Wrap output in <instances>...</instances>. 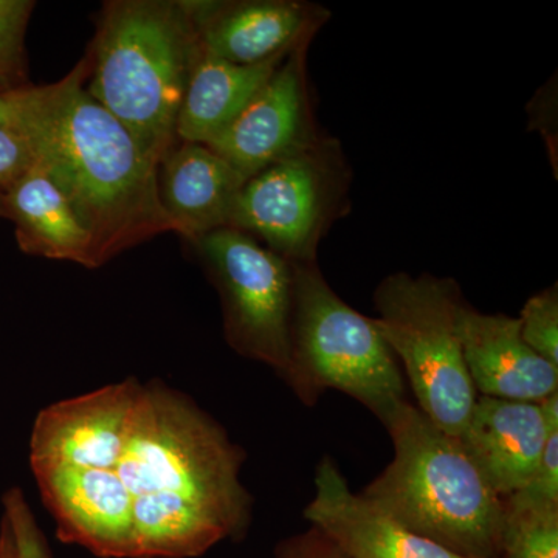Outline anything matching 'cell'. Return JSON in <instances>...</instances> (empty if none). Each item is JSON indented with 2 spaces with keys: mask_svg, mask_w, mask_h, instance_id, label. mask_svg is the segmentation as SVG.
Here are the masks:
<instances>
[{
  "mask_svg": "<svg viewBox=\"0 0 558 558\" xmlns=\"http://www.w3.org/2000/svg\"><path fill=\"white\" fill-rule=\"evenodd\" d=\"M84 57L64 78L9 90L13 121L31 142L36 165L68 197L90 238L95 267L165 233L157 167L130 131L86 90Z\"/></svg>",
  "mask_w": 558,
  "mask_h": 558,
  "instance_id": "cell-1",
  "label": "cell"
},
{
  "mask_svg": "<svg viewBox=\"0 0 558 558\" xmlns=\"http://www.w3.org/2000/svg\"><path fill=\"white\" fill-rule=\"evenodd\" d=\"M546 436L539 403L478 396L458 439L492 490L506 499L534 475Z\"/></svg>",
  "mask_w": 558,
  "mask_h": 558,
  "instance_id": "cell-15",
  "label": "cell"
},
{
  "mask_svg": "<svg viewBox=\"0 0 558 558\" xmlns=\"http://www.w3.org/2000/svg\"><path fill=\"white\" fill-rule=\"evenodd\" d=\"M384 425L395 458L360 495L459 557H501L505 499L492 490L459 439L410 402Z\"/></svg>",
  "mask_w": 558,
  "mask_h": 558,
  "instance_id": "cell-3",
  "label": "cell"
},
{
  "mask_svg": "<svg viewBox=\"0 0 558 558\" xmlns=\"http://www.w3.org/2000/svg\"><path fill=\"white\" fill-rule=\"evenodd\" d=\"M219 292L223 336L238 355L284 377L293 299V264L244 231L220 229L193 245Z\"/></svg>",
  "mask_w": 558,
  "mask_h": 558,
  "instance_id": "cell-8",
  "label": "cell"
},
{
  "mask_svg": "<svg viewBox=\"0 0 558 558\" xmlns=\"http://www.w3.org/2000/svg\"><path fill=\"white\" fill-rule=\"evenodd\" d=\"M464 300L457 279L407 271L381 279L374 292L377 325L403 365L417 409L454 438L478 398L458 336Z\"/></svg>",
  "mask_w": 558,
  "mask_h": 558,
  "instance_id": "cell-6",
  "label": "cell"
},
{
  "mask_svg": "<svg viewBox=\"0 0 558 558\" xmlns=\"http://www.w3.org/2000/svg\"><path fill=\"white\" fill-rule=\"evenodd\" d=\"M33 473L62 542L75 543L102 558H134L132 497L117 470Z\"/></svg>",
  "mask_w": 558,
  "mask_h": 558,
  "instance_id": "cell-12",
  "label": "cell"
},
{
  "mask_svg": "<svg viewBox=\"0 0 558 558\" xmlns=\"http://www.w3.org/2000/svg\"><path fill=\"white\" fill-rule=\"evenodd\" d=\"M5 218L16 226L21 248L28 255L95 267L89 234L72 205L38 165L0 193Z\"/></svg>",
  "mask_w": 558,
  "mask_h": 558,
  "instance_id": "cell-17",
  "label": "cell"
},
{
  "mask_svg": "<svg viewBox=\"0 0 558 558\" xmlns=\"http://www.w3.org/2000/svg\"><path fill=\"white\" fill-rule=\"evenodd\" d=\"M521 337L539 357L558 368V289L557 282L535 293L520 314Z\"/></svg>",
  "mask_w": 558,
  "mask_h": 558,
  "instance_id": "cell-22",
  "label": "cell"
},
{
  "mask_svg": "<svg viewBox=\"0 0 558 558\" xmlns=\"http://www.w3.org/2000/svg\"><path fill=\"white\" fill-rule=\"evenodd\" d=\"M458 336L476 395L539 403L558 392V368L527 347L519 317L484 314L464 300Z\"/></svg>",
  "mask_w": 558,
  "mask_h": 558,
  "instance_id": "cell-14",
  "label": "cell"
},
{
  "mask_svg": "<svg viewBox=\"0 0 558 558\" xmlns=\"http://www.w3.org/2000/svg\"><path fill=\"white\" fill-rule=\"evenodd\" d=\"M202 54L191 0H109L92 40L86 90L159 167Z\"/></svg>",
  "mask_w": 558,
  "mask_h": 558,
  "instance_id": "cell-2",
  "label": "cell"
},
{
  "mask_svg": "<svg viewBox=\"0 0 558 558\" xmlns=\"http://www.w3.org/2000/svg\"><path fill=\"white\" fill-rule=\"evenodd\" d=\"M35 2L0 0V89L22 87L25 69V33Z\"/></svg>",
  "mask_w": 558,
  "mask_h": 558,
  "instance_id": "cell-21",
  "label": "cell"
},
{
  "mask_svg": "<svg viewBox=\"0 0 558 558\" xmlns=\"http://www.w3.org/2000/svg\"><path fill=\"white\" fill-rule=\"evenodd\" d=\"M0 558H14L13 542H11L5 521H2V531H0Z\"/></svg>",
  "mask_w": 558,
  "mask_h": 558,
  "instance_id": "cell-27",
  "label": "cell"
},
{
  "mask_svg": "<svg viewBox=\"0 0 558 558\" xmlns=\"http://www.w3.org/2000/svg\"><path fill=\"white\" fill-rule=\"evenodd\" d=\"M13 117V105H11L9 90L0 89V126H5Z\"/></svg>",
  "mask_w": 558,
  "mask_h": 558,
  "instance_id": "cell-26",
  "label": "cell"
},
{
  "mask_svg": "<svg viewBox=\"0 0 558 558\" xmlns=\"http://www.w3.org/2000/svg\"><path fill=\"white\" fill-rule=\"evenodd\" d=\"M499 558H558V508L506 506Z\"/></svg>",
  "mask_w": 558,
  "mask_h": 558,
  "instance_id": "cell-19",
  "label": "cell"
},
{
  "mask_svg": "<svg viewBox=\"0 0 558 558\" xmlns=\"http://www.w3.org/2000/svg\"><path fill=\"white\" fill-rule=\"evenodd\" d=\"M35 153L27 135L10 121L0 126V193L35 167Z\"/></svg>",
  "mask_w": 558,
  "mask_h": 558,
  "instance_id": "cell-23",
  "label": "cell"
},
{
  "mask_svg": "<svg viewBox=\"0 0 558 558\" xmlns=\"http://www.w3.org/2000/svg\"><path fill=\"white\" fill-rule=\"evenodd\" d=\"M245 179L215 150L179 142L157 167L161 207L191 245L230 226L234 202Z\"/></svg>",
  "mask_w": 558,
  "mask_h": 558,
  "instance_id": "cell-16",
  "label": "cell"
},
{
  "mask_svg": "<svg viewBox=\"0 0 558 558\" xmlns=\"http://www.w3.org/2000/svg\"><path fill=\"white\" fill-rule=\"evenodd\" d=\"M143 384L126 379L47 407L31 438L33 472L117 470L130 442Z\"/></svg>",
  "mask_w": 558,
  "mask_h": 558,
  "instance_id": "cell-10",
  "label": "cell"
},
{
  "mask_svg": "<svg viewBox=\"0 0 558 558\" xmlns=\"http://www.w3.org/2000/svg\"><path fill=\"white\" fill-rule=\"evenodd\" d=\"M245 451L227 429L161 381L143 384L130 442L117 473L132 499L150 497L205 510L241 539L253 498L241 481Z\"/></svg>",
  "mask_w": 558,
  "mask_h": 558,
  "instance_id": "cell-4",
  "label": "cell"
},
{
  "mask_svg": "<svg viewBox=\"0 0 558 558\" xmlns=\"http://www.w3.org/2000/svg\"><path fill=\"white\" fill-rule=\"evenodd\" d=\"M314 486L304 519L348 558H462L414 534L379 506L354 494L330 457L318 462Z\"/></svg>",
  "mask_w": 558,
  "mask_h": 558,
  "instance_id": "cell-13",
  "label": "cell"
},
{
  "mask_svg": "<svg viewBox=\"0 0 558 558\" xmlns=\"http://www.w3.org/2000/svg\"><path fill=\"white\" fill-rule=\"evenodd\" d=\"M557 90L556 83H548L535 95L534 100L529 105L531 113V126L537 123L539 132L548 142L550 159L554 156V170H557Z\"/></svg>",
  "mask_w": 558,
  "mask_h": 558,
  "instance_id": "cell-25",
  "label": "cell"
},
{
  "mask_svg": "<svg viewBox=\"0 0 558 558\" xmlns=\"http://www.w3.org/2000/svg\"><path fill=\"white\" fill-rule=\"evenodd\" d=\"M0 216H5V213H3L2 197H0Z\"/></svg>",
  "mask_w": 558,
  "mask_h": 558,
  "instance_id": "cell-28",
  "label": "cell"
},
{
  "mask_svg": "<svg viewBox=\"0 0 558 558\" xmlns=\"http://www.w3.org/2000/svg\"><path fill=\"white\" fill-rule=\"evenodd\" d=\"M282 380L306 407L317 405L326 389H336L381 424L409 402L402 369L376 318L341 300L318 263L293 264L289 363Z\"/></svg>",
  "mask_w": 558,
  "mask_h": 558,
  "instance_id": "cell-5",
  "label": "cell"
},
{
  "mask_svg": "<svg viewBox=\"0 0 558 558\" xmlns=\"http://www.w3.org/2000/svg\"><path fill=\"white\" fill-rule=\"evenodd\" d=\"M539 407L548 424L545 449L526 486L505 499L508 508H558V392Z\"/></svg>",
  "mask_w": 558,
  "mask_h": 558,
  "instance_id": "cell-20",
  "label": "cell"
},
{
  "mask_svg": "<svg viewBox=\"0 0 558 558\" xmlns=\"http://www.w3.org/2000/svg\"><path fill=\"white\" fill-rule=\"evenodd\" d=\"M310 46L304 43L290 51L240 116L207 145L245 180L326 134L319 131L312 108Z\"/></svg>",
  "mask_w": 558,
  "mask_h": 558,
  "instance_id": "cell-9",
  "label": "cell"
},
{
  "mask_svg": "<svg viewBox=\"0 0 558 558\" xmlns=\"http://www.w3.org/2000/svg\"><path fill=\"white\" fill-rule=\"evenodd\" d=\"M202 49L231 64H259L312 43L330 11L304 0H191Z\"/></svg>",
  "mask_w": 558,
  "mask_h": 558,
  "instance_id": "cell-11",
  "label": "cell"
},
{
  "mask_svg": "<svg viewBox=\"0 0 558 558\" xmlns=\"http://www.w3.org/2000/svg\"><path fill=\"white\" fill-rule=\"evenodd\" d=\"M351 183L343 146L325 134L245 180L229 227L289 263H317L319 242L351 208Z\"/></svg>",
  "mask_w": 558,
  "mask_h": 558,
  "instance_id": "cell-7",
  "label": "cell"
},
{
  "mask_svg": "<svg viewBox=\"0 0 558 558\" xmlns=\"http://www.w3.org/2000/svg\"><path fill=\"white\" fill-rule=\"evenodd\" d=\"M289 53L259 64L238 65L202 49L179 110V142L208 145L218 137L240 116Z\"/></svg>",
  "mask_w": 558,
  "mask_h": 558,
  "instance_id": "cell-18",
  "label": "cell"
},
{
  "mask_svg": "<svg viewBox=\"0 0 558 558\" xmlns=\"http://www.w3.org/2000/svg\"><path fill=\"white\" fill-rule=\"evenodd\" d=\"M271 558H348L336 543L323 534L319 529L311 526L307 531L281 539Z\"/></svg>",
  "mask_w": 558,
  "mask_h": 558,
  "instance_id": "cell-24",
  "label": "cell"
}]
</instances>
